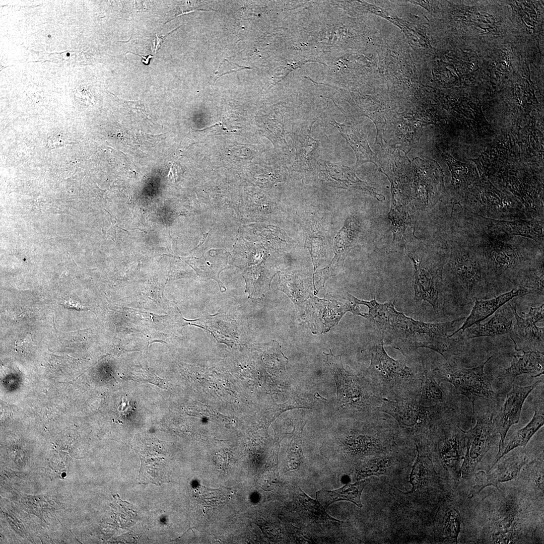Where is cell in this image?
Instances as JSON below:
<instances>
[{
    "label": "cell",
    "instance_id": "26",
    "mask_svg": "<svg viewBox=\"0 0 544 544\" xmlns=\"http://www.w3.org/2000/svg\"><path fill=\"white\" fill-rule=\"evenodd\" d=\"M139 473L140 484L160 485L169 481V472L163 457H155L152 454L142 456Z\"/></svg>",
    "mask_w": 544,
    "mask_h": 544
},
{
    "label": "cell",
    "instance_id": "8",
    "mask_svg": "<svg viewBox=\"0 0 544 544\" xmlns=\"http://www.w3.org/2000/svg\"><path fill=\"white\" fill-rule=\"evenodd\" d=\"M335 381L339 406L350 416L362 419L376 414L382 402L369 383L346 368L341 358H335L328 364Z\"/></svg>",
    "mask_w": 544,
    "mask_h": 544
},
{
    "label": "cell",
    "instance_id": "29",
    "mask_svg": "<svg viewBox=\"0 0 544 544\" xmlns=\"http://www.w3.org/2000/svg\"><path fill=\"white\" fill-rule=\"evenodd\" d=\"M543 259L531 266L524 275L519 287L525 289L530 294L543 298Z\"/></svg>",
    "mask_w": 544,
    "mask_h": 544
},
{
    "label": "cell",
    "instance_id": "19",
    "mask_svg": "<svg viewBox=\"0 0 544 544\" xmlns=\"http://www.w3.org/2000/svg\"><path fill=\"white\" fill-rule=\"evenodd\" d=\"M523 353L513 356L510 366L502 372V379L512 383L517 376L523 374H529L533 378L543 374V352L530 351Z\"/></svg>",
    "mask_w": 544,
    "mask_h": 544
},
{
    "label": "cell",
    "instance_id": "32",
    "mask_svg": "<svg viewBox=\"0 0 544 544\" xmlns=\"http://www.w3.org/2000/svg\"><path fill=\"white\" fill-rule=\"evenodd\" d=\"M173 31H174V30H173V31H171V32H169V33H168V34H167L166 35H164V36H162V37H159L157 34H156V39H155V40H154V50H153V51H155V53H157V52L158 51V50L159 49V48H160V47L161 45H162V44L163 43V42L164 40L165 39V38H166V37H167V36H168V35H169V34H170V33L171 32H173Z\"/></svg>",
    "mask_w": 544,
    "mask_h": 544
},
{
    "label": "cell",
    "instance_id": "10",
    "mask_svg": "<svg viewBox=\"0 0 544 544\" xmlns=\"http://www.w3.org/2000/svg\"><path fill=\"white\" fill-rule=\"evenodd\" d=\"M465 431L452 421L445 423L428 441L432 453L451 488L456 490L461 479V467L466 451Z\"/></svg>",
    "mask_w": 544,
    "mask_h": 544
},
{
    "label": "cell",
    "instance_id": "2",
    "mask_svg": "<svg viewBox=\"0 0 544 544\" xmlns=\"http://www.w3.org/2000/svg\"><path fill=\"white\" fill-rule=\"evenodd\" d=\"M460 212L486 261L489 299L519 287L528 269L544 258V244L499 231L462 207Z\"/></svg>",
    "mask_w": 544,
    "mask_h": 544
},
{
    "label": "cell",
    "instance_id": "33",
    "mask_svg": "<svg viewBox=\"0 0 544 544\" xmlns=\"http://www.w3.org/2000/svg\"><path fill=\"white\" fill-rule=\"evenodd\" d=\"M130 52V53H132L133 54H135V55H138V56L141 57L142 58V62L144 64H146V65H148L149 64V61H150V59L151 58L153 57V56L152 55H148L147 56H142V55H138L137 54H134V53H133V52Z\"/></svg>",
    "mask_w": 544,
    "mask_h": 544
},
{
    "label": "cell",
    "instance_id": "5",
    "mask_svg": "<svg viewBox=\"0 0 544 544\" xmlns=\"http://www.w3.org/2000/svg\"><path fill=\"white\" fill-rule=\"evenodd\" d=\"M384 345L383 337L379 334L367 349L370 364L363 377L379 397L391 400L415 398L427 366L418 361L408 365L410 356L395 360L387 354Z\"/></svg>",
    "mask_w": 544,
    "mask_h": 544
},
{
    "label": "cell",
    "instance_id": "3",
    "mask_svg": "<svg viewBox=\"0 0 544 544\" xmlns=\"http://www.w3.org/2000/svg\"><path fill=\"white\" fill-rule=\"evenodd\" d=\"M360 304L368 308L364 317L375 325L384 343L405 357L424 348L438 353L447 360L460 354L467 341L460 331L457 336L448 334L457 323L464 320V316L445 322H425L397 311L394 301L380 303L373 299L360 300Z\"/></svg>",
    "mask_w": 544,
    "mask_h": 544
},
{
    "label": "cell",
    "instance_id": "4",
    "mask_svg": "<svg viewBox=\"0 0 544 544\" xmlns=\"http://www.w3.org/2000/svg\"><path fill=\"white\" fill-rule=\"evenodd\" d=\"M452 217L442 273L445 292L455 305L470 306L476 300L489 299L487 265L459 212Z\"/></svg>",
    "mask_w": 544,
    "mask_h": 544
},
{
    "label": "cell",
    "instance_id": "25",
    "mask_svg": "<svg viewBox=\"0 0 544 544\" xmlns=\"http://www.w3.org/2000/svg\"><path fill=\"white\" fill-rule=\"evenodd\" d=\"M202 254V256L196 258L199 267L196 268L197 273L201 276L216 281L220 289L226 288L224 287L219 279L220 273L228 267V257L229 253L222 249H210Z\"/></svg>",
    "mask_w": 544,
    "mask_h": 544
},
{
    "label": "cell",
    "instance_id": "24",
    "mask_svg": "<svg viewBox=\"0 0 544 544\" xmlns=\"http://www.w3.org/2000/svg\"><path fill=\"white\" fill-rule=\"evenodd\" d=\"M370 480L371 479H367L353 484H347L334 491H319L316 492L317 500L319 503L324 507H327L332 503L338 501H348L362 507L361 494Z\"/></svg>",
    "mask_w": 544,
    "mask_h": 544
},
{
    "label": "cell",
    "instance_id": "22",
    "mask_svg": "<svg viewBox=\"0 0 544 544\" xmlns=\"http://www.w3.org/2000/svg\"><path fill=\"white\" fill-rule=\"evenodd\" d=\"M452 396L442 388L436 379L433 369L427 368L419 394L415 398L425 406H441L452 409Z\"/></svg>",
    "mask_w": 544,
    "mask_h": 544
},
{
    "label": "cell",
    "instance_id": "11",
    "mask_svg": "<svg viewBox=\"0 0 544 544\" xmlns=\"http://www.w3.org/2000/svg\"><path fill=\"white\" fill-rule=\"evenodd\" d=\"M492 358L490 357L483 363L471 368L460 367L447 360L444 364L433 369V372L439 383L448 382L454 386L458 393L466 396L472 403L474 413V403L477 399L495 400L497 397L490 380L484 371L485 365Z\"/></svg>",
    "mask_w": 544,
    "mask_h": 544
},
{
    "label": "cell",
    "instance_id": "27",
    "mask_svg": "<svg viewBox=\"0 0 544 544\" xmlns=\"http://www.w3.org/2000/svg\"><path fill=\"white\" fill-rule=\"evenodd\" d=\"M331 124L337 127L354 149L357 158V166L367 162L376 163V160L374 153L370 149L366 140L358 132V129L349 125V123L343 124L337 123Z\"/></svg>",
    "mask_w": 544,
    "mask_h": 544
},
{
    "label": "cell",
    "instance_id": "28",
    "mask_svg": "<svg viewBox=\"0 0 544 544\" xmlns=\"http://www.w3.org/2000/svg\"><path fill=\"white\" fill-rule=\"evenodd\" d=\"M389 451L384 453L382 455L380 454L379 457L362 463L358 469V477H360L359 479L388 473V469L397 456V454L395 455L394 453H388Z\"/></svg>",
    "mask_w": 544,
    "mask_h": 544
},
{
    "label": "cell",
    "instance_id": "21",
    "mask_svg": "<svg viewBox=\"0 0 544 544\" xmlns=\"http://www.w3.org/2000/svg\"><path fill=\"white\" fill-rule=\"evenodd\" d=\"M543 454H542L524 465L514 480L527 494L543 502Z\"/></svg>",
    "mask_w": 544,
    "mask_h": 544
},
{
    "label": "cell",
    "instance_id": "7",
    "mask_svg": "<svg viewBox=\"0 0 544 544\" xmlns=\"http://www.w3.org/2000/svg\"><path fill=\"white\" fill-rule=\"evenodd\" d=\"M446 241L439 240L429 246L425 254H407L414 265V299L425 301L438 312L446 297L442 273L448 255Z\"/></svg>",
    "mask_w": 544,
    "mask_h": 544
},
{
    "label": "cell",
    "instance_id": "9",
    "mask_svg": "<svg viewBox=\"0 0 544 544\" xmlns=\"http://www.w3.org/2000/svg\"><path fill=\"white\" fill-rule=\"evenodd\" d=\"M459 205L484 218L505 221L528 220L525 208L516 198L503 193L489 183H476Z\"/></svg>",
    "mask_w": 544,
    "mask_h": 544
},
{
    "label": "cell",
    "instance_id": "6",
    "mask_svg": "<svg viewBox=\"0 0 544 544\" xmlns=\"http://www.w3.org/2000/svg\"><path fill=\"white\" fill-rule=\"evenodd\" d=\"M379 412L391 416L401 433L416 442H428L435 431L451 420L452 409L425 406L416 398L391 400L382 398Z\"/></svg>",
    "mask_w": 544,
    "mask_h": 544
},
{
    "label": "cell",
    "instance_id": "34",
    "mask_svg": "<svg viewBox=\"0 0 544 544\" xmlns=\"http://www.w3.org/2000/svg\"><path fill=\"white\" fill-rule=\"evenodd\" d=\"M48 36L49 37H51V36H50V35H48Z\"/></svg>",
    "mask_w": 544,
    "mask_h": 544
},
{
    "label": "cell",
    "instance_id": "15",
    "mask_svg": "<svg viewBox=\"0 0 544 544\" xmlns=\"http://www.w3.org/2000/svg\"><path fill=\"white\" fill-rule=\"evenodd\" d=\"M540 382V380L537 381L532 385L524 387L512 385L511 390L507 395L502 408L493 420L496 429L500 435L498 453L500 452L505 445V437L510 428L518 423L524 401Z\"/></svg>",
    "mask_w": 544,
    "mask_h": 544
},
{
    "label": "cell",
    "instance_id": "13",
    "mask_svg": "<svg viewBox=\"0 0 544 544\" xmlns=\"http://www.w3.org/2000/svg\"><path fill=\"white\" fill-rule=\"evenodd\" d=\"M543 454L536 455L532 452L519 450L512 452L502 460H499L487 471L480 470L473 474L474 483L466 494L472 497L487 487H496L499 484L515 479L521 469L526 463Z\"/></svg>",
    "mask_w": 544,
    "mask_h": 544
},
{
    "label": "cell",
    "instance_id": "16",
    "mask_svg": "<svg viewBox=\"0 0 544 544\" xmlns=\"http://www.w3.org/2000/svg\"><path fill=\"white\" fill-rule=\"evenodd\" d=\"M462 523L458 499H445L441 504L434 522V537L438 542L457 543Z\"/></svg>",
    "mask_w": 544,
    "mask_h": 544
},
{
    "label": "cell",
    "instance_id": "17",
    "mask_svg": "<svg viewBox=\"0 0 544 544\" xmlns=\"http://www.w3.org/2000/svg\"><path fill=\"white\" fill-rule=\"evenodd\" d=\"M510 301L498 309L487 321L477 323L462 332L466 339L483 336H509L515 321L513 303H510Z\"/></svg>",
    "mask_w": 544,
    "mask_h": 544
},
{
    "label": "cell",
    "instance_id": "31",
    "mask_svg": "<svg viewBox=\"0 0 544 544\" xmlns=\"http://www.w3.org/2000/svg\"><path fill=\"white\" fill-rule=\"evenodd\" d=\"M122 101L131 110L135 111L137 113H139L146 115L144 106L140 101H129L123 99Z\"/></svg>",
    "mask_w": 544,
    "mask_h": 544
},
{
    "label": "cell",
    "instance_id": "1",
    "mask_svg": "<svg viewBox=\"0 0 544 544\" xmlns=\"http://www.w3.org/2000/svg\"><path fill=\"white\" fill-rule=\"evenodd\" d=\"M482 497L460 496L463 543H543V502L515 480L499 484Z\"/></svg>",
    "mask_w": 544,
    "mask_h": 544
},
{
    "label": "cell",
    "instance_id": "23",
    "mask_svg": "<svg viewBox=\"0 0 544 544\" xmlns=\"http://www.w3.org/2000/svg\"><path fill=\"white\" fill-rule=\"evenodd\" d=\"M534 414L530 421L524 427L517 430L511 437L509 442L504 445L500 453L496 456L492 465L497 463L501 458L513 449L518 447H525L534 434L543 426V402L540 400L535 406Z\"/></svg>",
    "mask_w": 544,
    "mask_h": 544
},
{
    "label": "cell",
    "instance_id": "14",
    "mask_svg": "<svg viewBox=\"0 0 544 544\" xmlns=\"http://www.w3.org/2000/svg\"><path fill=\"white\" fill-rule=\"evenodd\" d=\"M513 309L515 321L509 336L517 351H544V328L536 323L544 320V304L530 308L527 313L522 312L523 317L518 315L514 303Z\"/></svg>",
    "mask_w": 544,
    "mask_h": 544
},
{
    "label": "cell",
    "instance_id": "18",
    "mask_svg": "<svg viewBox=\"0 0 544 544\" xmlns=\"http://www.w3.org/2000/svg\"><path fill=\"white\" fill-rule=\"evenodd\" d=\"M527 294L529 293L525 289L518 287L491 298L476 300L470 314L462 326L450 335L452 336L458 331L463 332L466 329L492 315L501 306L514 298Z\"/></svg>",
    "mask_w": 544,
    "mask_h": 544
},
{
    "label": "cell",
    "instance_id": "20",
    "mask_svg": "<svg viewBox=\"0 0 544 544\" xmlns=\"http://www.w3.org/2000/svg\"><path fill=\"white\" fill-rule=\"evenodd\" d=\"M483 218L490 226L505 233L531 239L544 244V220L538 219L497 220Z\"/></svg>",
    "mask_w": 544,
    "mask_h": 544
},
{
    "label": "cell",
    "instance_id": "30",
    "mask_svg": "<svg viewBox=\"0 0 544 544\" xmlns=\"http://www.w3.org/2000/svg\"><path fill=\"white\" fill-rule=\"evenodd\" d=\"M306 422L303 419L298 420L295 425L293 436L288 447V462L290 468L295 469L302 462L303 454L302 451V433Z\"/></svg>",
    "mask_w": 544,
    "mask_h": 544
},
{
    "label": "cell",
    "instance_id": "12",
    "mask_svg": "<svg viewBox=\"0 0 544 544\" xmlns=\"http://www.w3.org/2000/svg\"><path fill=\"white\" fill-rule=\"evenodd\" d=\"M476 419L475 426L467 431H464L466 445L461 473V478L465 481L473 477L477 466L494 445L498 434L492 417L479 415Z\"/></svg>",
    "mask_w": 544,
    "mask_h": 544
}]
</instances>
